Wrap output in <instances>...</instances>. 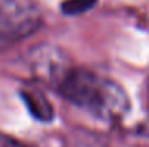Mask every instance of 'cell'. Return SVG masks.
I'll use <instances>...</instances> for the list:
<instances>
[{
	"label": "cell",
	"instance_id": "6da1fadb",
	"mask_svg": "<svg viewBox=\"0 0 149 147\" xmlns=\"http://www.w3.org/2000/svg\"><path fill=\"white\" fill-rule=\"evenodd\" d=\"M51 86L67 101L103 122L120 120L130 109L129 97L119 84L86 68L67 65Z\"/></svg>",
	"mask_w": 149,
	"mask_h": 147
},
{
	"label": "cell",
	"instance_id": "7a4b0ae2",
	"mask_svg": "<svg viewBox=\"0 0 149 147\" xmlns=\"http://www.w3.org/2000/svg\"><path fill=\"white\" fill-rule=\"evenodd\" d=\"M43 24L33 0H0V52L32 37Z\"/></svg>",
	"mask_w": 149,
	"mask_h": 147
},
{
	"label": "cell",
	"instance_id": "3957f363",
	"mask_svg": "<svg viewBox=\"0 0 149 147\" xmlns=\"http://www.w3.org/2000/svg\"><path fill=\"white\" fill-rule=\"evenodd\" d=\"M21 98L26 104L27 111L35 120L41 124H49L54 119V109L51 101L38 89H24L21 90Z\"/></svg>",
	"mask_w": 149,
	"mask_h": 147
},
{
	"label": "cell",
	"instance_id": "277c9868",
	"mask_svg": "<svg viewBox=\"0 0 149 147\" xmlns=\"http://www.w3.org/2000/svg\"><path fill=\"white\" fill-rule=\"evenodd\" d=\"M97 0H63L60 10L67 16H79L94 8Z\"/></svg>",
	"mask_w": 149,
	"mask_h": 147
},
{
	"label": "cell",
	"instance_id": "5b68a950",
	"mask_svg": "<svg viewBox=\"0 0 149 147\" xmlns=\"http://www.w3.org/2000/svg\"><path fill=\"white\" fill-rule=\"evenodd\" d=\"M0 147H32V146L19 141V139L10 138V136H5V135H0Z\"/></svg>",
	"mask_w": 149,
	"mask_h": 147
}]
</instances>
